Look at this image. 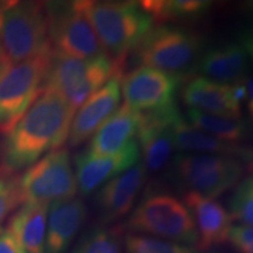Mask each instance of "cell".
I'll return each instance as SVG.
<instances>
[{
  "label": "cell",
  "mask_w": 253,
  "mask_h": 253,
  "mask_svg": "<svg viewBox=\"0 0 253 253\" xmlns=\"http://www.w3.org/2000/svg\"><path fill=\"white\" fill-rule=\"evenodd\" d=\"M75 109L54 91H42L0 143V168L17 173L68 140Z\"/></svg>",
  "instance_id": "cell-1"
},
{
  "label": "cell",
  "mask_w": 253,
  "mask_h": 253,
  "mask_svg": "<svg viewBox=\"0 0 253 253\" xmlns=\"http://www.w3.org/2000/svg\"><path fill=\"white\" fill-rule=\"evenodd\" d=\"M96 34L103 52L123 60L153 30L154 21L136 1H78Z\"/></svg>",
  "instance_id": "cell-2"
},
{
  "label": "cell",
  "mask_w": 253,
  "mask_h": 253,
  "mask_svg": "<svg viewBox=\"0 0 253 253\" xmlns=\"http://www.w3.org/2000/svg\"><path fill=\"white\" fill-rule=\"evenodd\" d=\"M50 50L45 2L0 1V61L20 62Z\"/></svg>",
  "instance_id": "cell-3"
},
{
  "label": "cell",
  "mask_w": 253,
  "mask_h": 253,
  "mask_svg": "<svg viewBox=\"0 0 253 253\" xmlns=\"http://www.w3.org/2000/svg\"><path fill=\"white\" fill-rule=\"evenodd\" d=\"M125 63L126 59L113 60L107 54L78 59L52 50L42 91H54L77 110L116 72H125Z\"/></svg>",
  "instance_id": "cell-4"
},
{
  "label": "cell",
  "mask_w": 253,
  "mask_h": 253,
  "mask_svg": "<svg viewBox=\"0 0 253 253\" xmlns=\"http://www.w3.org/2000/svg\"><path fill=\"white\" fill-rule=\"evenodd\" d=\"M135 235H143L182 245L197 244V231L186 205L171 194L148 192L126 221Z\"/></svg>",
  "instance_id": "cell-5"
},
{
  "label": "cell",
  "mask_w": 253,
  "mask_h": 253,
  "mask_svg": "<svg viewBox=\"0 0 253 253\" xmlns=\"http://www.w3.org/2000/svg\"><path fill=\"white\" fill-rule=\"evenodd\" d=\"M203 39L186 28L162 25L153 28L132 50L137 66L158 69L182 78L195 71Z\"/></svg>",
  "instance_id": "cell-6"
},
{
  "label": "cell",
  "mask_w": 253,
  "mask_h": 253,
  "mask_svg": "<svg viewBox=\"0 0 253 253\" xmlns=\"http://www.w3.org/2000/svg\"><path fill=\"white\" fill-rule=\"evenodd\" d=\"M52 50L25 61H0V134L4 136L42 91Z\"/></svg>",
  "instance_id": "cell-7"
},
{
  "label": "cell",
  "mask_w": 253,
  "mask_h": 253,
  "mask_svg": "<svg viewBox=\"0 0 253 253\" xmlns=\"http://www.w3.org/2000/svg\"><path fill=\"white\" fill-rule=\"evenodd\" d=\"M244 167L237 158L205 154H179L172 163L177 184L204 197L216 198L237 185Z\"/></svg>",
  "instance_id": "cell-8"
},
{
  "label": "cell",
  "mask_w": 253,
  "mask_h": 253,
  "mask_svg": "<svg viewBox=\"0 0 253 253\" xmlns=\"http://www.w3.org/2000/svg\"><path fill=\"white\" fill-rule=\"evenodd\" d=\"M23 204H48L77 196L78 183L68 149L50 151L19 176Z\"/></svg>",
  "instance_id": "cell-9"
},
{
  "label": "cell",
  "mask_w": 253,
  "mask_h": 253,
  "mask_svg": "<svg viewBox=\"0 0 253 253\" xmlns=\"http://www.w3.org/2000/svg\"><path fill=\"white\" fill-rule=\"evenodd\" d=\"M45 9L53 52L78 59L106 54L78 1H48Z\"/></svg>",
  "instance_id": "cell-10"
},
{
  "label": "cell",
  "mask_w": 253,
  "mask_h": 253,
  "mask_svg": "<svg viewBox=\"0 0 253 253\" xmlns=\"http://www.w3.org/2000/svg\"><path fill=\"white\" fill-rule=\"evenodd\" d=\"M181 79L158 69L140 66L123 75L121 93L125 103L138 113L171 106L176 103L175 96Z\"/></svg>",
  "instance_id": "cell-11"
},
{
  "label": "cell",
  "mask_w": 253,
  "mask_h": 253,
  "mask_svg": "<svg viewBox=\"0 0 253 253\" xmlns=\"http://www.w3.org/2000/svg\"><path fill=\"white\" fill-rule=\"evenodd\" d=\"M181 115L176 103L162 109L141 113L137 130V143L143 166L148 172L163 170L171 160L173 144V123Z\"/></svg>",
  "instance_id": "cell-12"
},
{
  "label": "cell",
  "mask_w": 253,
  "mask_h": 253,
  "mask_svg": "<svg viewBox=\"0 0 253 253\" xmlns=\"http://www.w3.org/2000/svg\"><path fill=\"white\" fill-rule=\"evenodd\" d=\"M123 75V71L116 72L106 84L88 97L78 109L69 129V147H79L86 142L118 110L121 102V80Z\"/></svg>",
  "instance_id": "cell-13"
},
{
  "label": "cell",
  "mask_w": 253,
  "mask_h": 253,
  "mask_svg": "<svg viewBox=\"0 0 253 253\" xmlns=\"http://www.w3.org/2000/svg\"><path fill=\"white\" fill-rule=\"evenodd\" d=\"M140 160L137 140H132L119 153L108 156H90L84 150L74 158L78 191L82 196L90 195L104 183L135 167Z\"/></svg>",
  "instance_id": "cell-14"
},
{
  "label": "cell",
  "mask_w": 253,
  "mask_h": 253,
  "mask_svg": "<svg viewBox=\"0 0 253 253\" xmlns=\"http://www.w3.org/2000/svg\"><path fill=\"white\" fill-rule=\"evenodd\" d=\"M183 203L191 213L197 231L196 251H208L227 242L233 219L219 202L196 192H186Z\"/></svg>",
  "instance_id": "cell-15"
},
{
  "label": "cell",
  "mask_w": 253,
  "mask_h": 253,
  "mask_svg": "<svg viewBox=\"0 0 253 253\" xmlns=\"http://www.w3.org/2000/svg\"><path fill=\"white\" fill-rule=\"evenodd\" d=\"M147 177V169L142 163H137L101 186L96 195L101 219L110 223L125 217L134 207Z\"/></svg>",
  "instance_id": "cell-16"
},
{
  "label": "cell",
  "mask_w": 253,
  "mask_h": 253,
  "mask_svg": "<svg viewBox=\"0 0 253 253\" xmlns=\"http://www.w3.org/2000/svg\"><path fill=\"white\" fill-rule=\"evenodd\" d=\"M181 96L190 109L223 118L240 119L242 116V106L233 99L231 84L195 77L182 87Z\"/></svg>",
  "instance_id": "cell-17"
},
{
  "label": "cell",
  "mask_w": 253,
  "mask_h": 253,
  "mask_svg": "<svg viewBox=\"0 0 253 253\" xmlns=\"http://www.w3.org/2000/svg\"><path fill=\"white\" fill-rule=\"evenodd\" d=\"M87 218V208L79 198L63 199L48 207L45 253H65Z\"/></svg>",
  "instance_id": "cell-18"
},
{
  "label": "cell",
  "mask_w": 253,
  "mask_h": 253,
  "mask_svg": "<svg viewBox=\"0 0 253 253\" xmlns=\"http://www.w3.org/2000/svg\"><path fill=\"white\" fill-rule=\"evenodd\" d=\"M141 113L131 109L126 103L97 129L91 136L86 153L90 156H108L119 153L126 144L135 140L140 126Z\"/></svg>",
  "instance_id": "cell-19"
},
{
  "label": "cell",
  "mask_w": 253,
  "mask_h": 253,
  "mask_svg": "<svg viewBox=\"0 0 253 253\" xmlns=\"http://www.w3.org/2000/svg\"><path fill=\"white\" fill-rule=\"evenodd\" d=\"M249 69V59L238 43L212 47L199 56L195 71L199 77L224 84L244 80Z\"/></svg>",
  "instance_id": "cell-20"
},
{
  "label": "cell",
  "mask_w": 253,
  "mask_h": 253,
  "mask_svg": "<svg viewBox=\"0 0 253 253\" xmlns=\"http://www.w3.org/2000/svg\"><path fill=\"white\" fill-rule=\"evenodd\" d=\"M173 144L175 149L189 154L219 155L252 162L253 153L235 143H227L195 128L181 115L173 123Z\"/></svg>",
  "instance_id": "cell-21"
},
{
  "label": "cell",
  "mask_w": 253,
  "mask_h": 253,
  "mask_svg": "<svg viewBox=\"0 0 253 253\" xmlns=\"http://www.w3.org/2000/svg\"><path fill=\"white\" fill-rule=\"evenodd\" d=\"M48 204H24L8 220L7 230L24 253H45Z\"/></svg>",
  "instance_id": "cell-22"
},
{
  "label": "cell",
  "mask_w": 253,
  "mask_h": 253,
  "mask_svg": "<svg viewBox=\"0 0 253 253\" xmlns=\"http://www.w3.org/2000/svg\"><path fill=\"white\" fill-rule=\"evenodd\" d=\"M154 23H179L198 19L210 9L207 0H144L138 2Z\"/></svg>",
  "instance_id": "cell-23"
},
{
  "label": "cell",
  "mask_w": 253,
  "mask_h": 253,
  "mask_svg": "<svg viewBox=\"0 0 253 253\" xmlns=\"http://www.w3.org/2000/svg\"><path fill=\"white\" fill-rule=\"evenodd\" d=\"M186 121L199 130L227 143L236 144L237 142L245 140L249 135L248 123L243 119L223 118L189 109Z\"/></svg>",
  "instance_id": "cell-24"
},
{
  "label": "cell",
  "mask_w": 253,
  "mask_h": 253,
  "mask_svg": "<svg viewBox=\"0 0 253 253\" xmlns=\"http://www.w3.org/2000/svg\"><path fill=\"white\" fill-rule=\"evenodd\" d=\"M121 238L119 227L94 229L82 238L74 253H122Z\"/></svg>",
  "instance_id": "cell-25"
},
{
  "label": "cell",
  "mask_w": 253,
  "mask_h": 253,
  "mask_svg": "<svg viewBox=\"0 0 253 253\" xmlns=\"http://www.w3.org/2000/svg\"><path fill=\"white\" fill-rule=\"evenodd\" d=\"M126 253H197L195 248L143 235H128L125 238Z\"/></svg>",
  "instance_id": "cell-26"
},
{
  "label": "cell",
  "mask_w": 253,
  "mask_h": 253,
  "mask_svg": "<svg viewBox=\"0 0 253 253\" xmlns=\"http://www.w3.org/2000/svg\"><path fill=\"white\" fill-rule=\"evenodd\" d=\"M230 214L240 224L253 226V173L238 183L230 201Z\"/></svg>",
  "instance_id": "cell-27"
},
{
  "label": "cell",
  "mask_w": 253,
  "mask_h": 253,
  "mask_svg": "<svg viewBox=\"0 0 253 253\" xmlns=\"http://www.w3.org/2000/svg\"><path fill=\"white\" fill-rule=\"evenodd\" d=\"M20 204H23V197L19 176L0 168V226Z\"/></svg>",
  "instance_id": "cell-28"
},
{
  "label": "cell",
  "mask_w": 253,
  "mask_h": 253,
  "mask_svg": "<svg viewBox=\"0 0 253 253\" xmlns=\"http://www.w3.org/2000/svg\"><path fill=\"white\" fill-rule=\"evenodd\" d=\"M227 242L238 253H253V226L240 223L232 225Z\"/></svg>",
  "instance_id": "cell-29"
},
{
  "label": "cell",
  "mask_w": 253,
  "mask_h": 253,
  "mask_svg": "<svg viewBox=\"0 0 253 253\" xmlns=\"http://www.w3.org/2000/svg\"><path fill=\"white\" fill-rule=\"evenodd\" d=\"M239 43L250 61L253 63V24L240 31L238 36Z\"/></svg>",
  "instance_id": "cell-30"
},
{
  "label": "cell",
  "mask_w": 253,
  "mask_h": 253,
  "mask_svg": "<svg viewBox=\"0 0 253 253\" xmlns=\"http://www.w3.org/2000/svg\"><path fill=\"white\" fill-rule=\"evenodd\" d=\"M0 253H23L17 242L6 229H0Z\"/></svg>",
  "instance_id": "cell-31"
},
{
  "label": "cell",
  "mask_w": 253,
  "mask_h": 253,
  "mask_svg": "<svg viewBox=\"0 0 253 253\" xmlns=\"http://www.w3.org/2000/svg\"><path fill=\"white\" fill-rule=\"evenodd\" d=\"M246 88V93H248V100L253 101V78H245L243 80Z\"/></svg>",
  "instance_id": "cell-32"
},
{
  "label": "cell",
  "mask_w": 253,
  "mask_h": 253,
  "mask_svg": "<svg viewBox=\"0 0 253 253\" xmlns=\"http://www.w3.org/2000/svg\"><path fill=\"white\" fill-rule=\"evenodd\" d=\"M242 8H243V11H244L246 14L252 15V17H253V0H250V1L243 2Z\"/></svg>",
  "instance_id": "cell-33"
},
{
  "label": "cell",
  "mask_w": 253,
  "mask_h": 253,
  "mask_svg": "<svg viewBox=\"0 0 253 253\" xmlns=\"http://www.w3.org/2000/svg\"><path fill=\"white\" fill-rule=\"evenodd\" d=\"M248 107H249V113H250V115H251V118H252V120H253V101H250L249 104H248Z\"/></svg>",
  "instance_id": "cell-34"
}]
</instances>
